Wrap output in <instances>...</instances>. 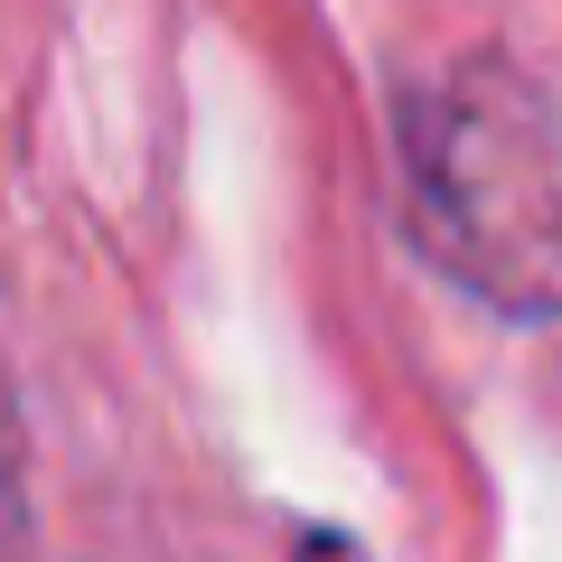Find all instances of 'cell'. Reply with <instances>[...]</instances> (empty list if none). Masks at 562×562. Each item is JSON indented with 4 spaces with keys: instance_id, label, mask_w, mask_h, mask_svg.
<instances>
[{
    "instance_id": "6da1fadb",
    "label": "cell",
    "mask_w": 562,
    "mask_h": 562,
    "mask_svg": "<svg viewBox=\"0 0 562 562\" xmlns=\"http://www.w3.org/2000/svg\"><path fill=\"white\" fill-rule=\"evenodd\" d=\"M422 254L497 319L562 328V103L497 47L431 66L394 113Z\"/></svg>"
},
{
    "instance_id": "7a4b0ae2",
    "label": "cell",
    "mask_w": 562,
    "mask_h": 562,
    "mask_svg": "<svg viewBox=\"0 0 562 562\" xmlns=\"http://www.w3.org/2000/svg\"><path fill=\"white\" fill-rule=\"evenodd\" d=\"M29 487V431H20V394H10V366H0V506H20Z\"/></svg>"
},
{
    "instance_id": "3957f363",
    "label": "cell",
    "mask_w": 562,
    "mask_h": 562,
    "mask_svg": "<svg viewBox=\"0 0 562 562\" xmlns=\"http://www.w3.org/2000/svg\"><path fill=\"white\" fill-rule=\"evenodd\" d=\"M291 562H375V553H366L347 525H301V535H291Z\"/></svg>"
}]
</instances>
